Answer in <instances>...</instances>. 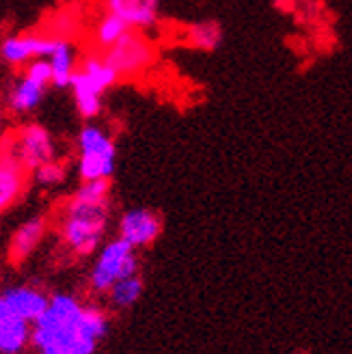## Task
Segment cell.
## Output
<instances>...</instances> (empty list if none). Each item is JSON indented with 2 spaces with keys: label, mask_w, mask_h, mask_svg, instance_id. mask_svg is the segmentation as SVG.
<instances>
[{
  "label": "cell",
  "mask_w": 352,
  "mask_h": 354,
  "mask_svg": "<svg viewBox=\"0 0 352 354\" xmlns=\"http://www.w3.org/2000/svg\"><path fill=\"white\" fill-rule=\"evenodd\" d=\"M109 311L72 292L50 294L48 307L33 322V354H95L109 335Z\"/></svg>",
  "instance_id": "6da1fadb"
},
{
  "label": "cell",
  "mask_w": 352,
  "mask_h": 354,
  "mask_svg": "<svg viewBox=\"0 0 352 354\" xmlns=\"http://www.w3.org/2000/svg\"><path fill=\"white\" fill-rule=\"evenodd\" d=\"M111 221V180L78 182V186L65 197L57 216L61 249L74 259L93 257L106 242Z\"/></svg>",
  "instance_id": "7a4b0ae2"
},
{
  "label": "cell",
  "mask_w": 352,
  "mask_h": 354,
  "mask_svg": "<svg viewBox=\"0 0 352 354\" xmlns=\"http://www.w3.org/2000/svg\"><path fill=\"white\" fill-rule=\"evenodd\" d=\"M119 80L121 76L100 50L84 55L69 82V95H72L76 115L82 121H95L104 111V97L119 84Z\"/></svg>",
  "instance_id": "3957f363"
},
{
  "label": "cell",
  "mask_w": 352,
  "mask_h": 354,
  "mask_svg": "<svg viewBox=\"0 0 352 354\" xmlns=\"http://www.w3.org/2000/svg\"><path fill=\"white\" fill-rule=\"evenodd\" d=\"M117 169V143L109 128L84 121L74 136V173L78 182L113 180Z\"/></svg>",
  "instance_id": "277c9868"
},
{
  "label": "cell",
  "mask_w": 352,
  "mask_h": 354,
  "mask_svg": "<svg viewBox=\"0 0 352 354\" xmlns=\"http://www.w3.org/2000/svg\"><path fill=\"white\" fill-rule=\"evenodd\" d=\"M52 88V69L48 59H35L17 72L3 93V106L11 117L28 119L37 113Z\"/></svg>",
  "instance_id": "5b68a950"
},
{
  "label": "cell",
  "mask_w": 352,
  "mask_h": 354,
  "mask_svg": "<svg viewBox=\"0 0 352 354\" xmlns=\"http://www.w3.org/2000/svg\"><path fill=\"white\" fill-rule=\"evenodd\" d=\"M138 272V255L132 244L123 238L115 236L104 242L93 255L89 274H86V286L95 296H106V292L117 281Z\"/></svg>",
  "instance_id": "8992f818"
},
{
  "label": "cell",
  "mask_w": 352,
  "mask_h": 354,
  "mask_svg": "<svg viewBox=\"0 0 352 354\" xmlns=\"http://www.w3.org/2000/svg\"><path fill=\"white\" fill-rule=\"evenodd\" d=\"M100 52L104 55V59L113 65V69L121 76V80L134 78L138 74L147 72L158 57L154 41L143 30H128L115 46H111L109 50H100Z\"/></svg>",
  "instance_id": "52a82bcc"
},
{
  "label": "cell",
  "mask_w": 352,
  "mask_h": 354,
  "mask_svg": "<svg viewBox=\"0 0 352 354\" xmlns=\"http://www.w3.org/2000/svg\"><path fill=\"white\" fill-rule=\"evenodd\" d=\"M11 143L15 156L20 158V162L26 167L28 173L50 160L61 158L55 132L39 121H26L22 126H17L11 134Z\"/></svg>",
  "instance_id": "ba28073f"
},
{
  "label": "cell",
  "mask_w": 352,
  "mask_h": 354,
  "mask_svg": "<svg viewBox=\"0 0 352 354\" xmlns=\"http://www.w3.org/2000/svg\"><path fill=\"white\" fill-rule=\"evenodd\" d=\"M30 186V173L15 156L11 136L0 138V216H5L24 199Z\"/></svg>",
  "instance_id": "9c48e42d"
},
{
  "label": "cell",
  "mask_w": 352,
  "mask_h": 354,
  "mask_svg": "<svg viewBox=\"0 0 352 354\" xmlns=\"http://www.w3.org/2000/svg\"><path fill=\"white\" fill-rule=\"evenodd\" d=\"M59 35L55 32H17L0 39V63L11 69H22L35 59H48Z\"/></svg>",
  "instance_id": "30bf717a"
},
{
  "label": "cell",
  "mask_w": 352,
  "mask_h": 354,
  "mask_svg": "<svg viewBox=\"0 0 352 354\" xmlns=\"http://www.w3.org/2000/svg\"><path fill=\"white\" fill-rule=\"evenodd\" d=\"M50 294L33 283H17L0 290V317L35 322L48 307Z\"/></svg>",
  "instance_id": "8fae6325"
},
{
  "label": "cell",
  "mask_w": 352,
  "mask_h": 354,
  "mask_svg": "<svg viewBox=\"0 0 352 354\" xmlns=\"http://www.w3.org/2000/svg\"><path fill=\"white\" fill-rule=\"evenodd\" d=\"M163 234V218L149 207H128L117 221V236L134 249H147Z\"/></svg>",
  "instance_id": "7c38bea8"
},
{
  "label": "cell",
  "mask_w": 352,
  "mask_h": 354,
  "mask_svg": "<svg viewBox=\"0 0 352 354\" xmlns=\"http://www.w3.org/2000/svg\"><path fill=\"white\" fill-rule=\"evenodd\" d=\"M50 227H52V223L46 214H30L24 221L17 223L9 236V244H7L9 261L15 266L26 263L41 249V244L46 242V238L50 234Z\"/></svg>",
  "instance_id": "4fadbf2b"
},
{
  "label": "cell",
  "mask_w": 352,
  "mask_h": 354,
  "mask_svg": "<svg viewBox=\"0 0 352 354\" xmlns=\"http://www.w3.org/2000/svg\"><path fill=\"white\" fill-rule=\"evenodd\" d=\"M104 9L119 15L132 30H151L160 22V0H104Z\"/></svg>",
  "instance_id": "5bb4252c"
},
{
  "label": "cell",
  "mask_w": 352,
  "mask_h": 354,
  "mask_svg": "<svg viewBox=\"0 0 352 354\" xmlns=\"http://www.w3.org/2000/svg\"><path fill=\"white\" fill-rule=\"evenodd\" d=\"M50 69H52V86L55 88H69L76 69H78V50L76 44L67 37V35H59L55 50L48 57Z\"/></svg>",
  "instance_id": "9a60e30c"
},
{
  "label": "cell",
  "mask_w": 352,
  "mask_h": 354,
  "mask_svg": "<svg viewBox=\"0 0 352 354\" xmlns=\"http://www.w3.org/2000/svg\"><path fill=\"white\" fill-rule=\"evenodd\" d=\"M33 344V324L17 317H0V354H26Z\"/></svg>",
  "instance_id": "2e32d148"
},
{
  "label": "cell",
  "mask_w": 352,
  "mask_h": 354,
  "mask_svg": "<svg viewBox=\"0 0 352 354\" xmlns=\"http://www.w3.org/2000/svg\"><path fill=\"white\" fill-rule=\"evenodd\" d=\"M225 32L221 22L216 20H199L186 26L184 30V41L201 52H216L223 46Z\"/></svg>",
  "instance_id": "e0dca14e"
},
{
  "label": "cell",
  "mask_w": 352,
  "mask_h": 354,
  "mask_svg": "<svg viewBox=\"0 0 352 354\" xmlns=\"http://www.w3.org/2000/svg\"><path fill=\"white\" fill-rule=\"evenodd\" d=\"M128 30H132L126 22L121 20L119 15L111 13V11H104L93 28H91V41H93V48L95 50H109L111 46H115L123 35Z\"/></svg>",
  "instance_id": "ac0fdd59"
},
{
  "label": "cell",
  "mask_w": 352,
  "mask_h": 354,
  "mask_svg": "<svg viewBox=\"0 0 352 354\" xmlns=\"http://www.w3.org/2000/svg\"><path fill=\"white\" fill-rule=\"evenodd\" d=\"M143 290H145V283L136 272V274H130L126 279L117 281L106 292V296L113 309H130L132 305L138 303V298L143 296Z\"/></svg>",
  "instance_id": "d6986e66"
},
{
  "label": "cell",
  "mask_w": 352,
  "mask_h": 354,
  "mask_svg": "<svg viewBox=\"0 0 352 354\" xmlns=\"http://www.w3.org/2000/svg\"><path fill=\"white\" fill-rule=\"evenodd\" d=\"M67 180H69V165L63 160V158L50 160V162L37 167L35 171H30V184L41 190H55V188L63 186Z\"/></svg>",
  "instance_id": "ffe728a7"
},
{
  "label": "cell",
  "mask_w": 352,
  "mask_h": 354,
  "mask_svg": "<svg viewBox=\"0 0 352 354\" xmlns=\"http://www.w3.org/2000/svg\"><path fill=\"white\" fill-rule=\"evenodd\" d=\"M7 119H9V113H7L5 106L0 104V138H3L5 132H7Z\"/></svg>",
  "instance_id": "44dd1931"
}]
</instances>
